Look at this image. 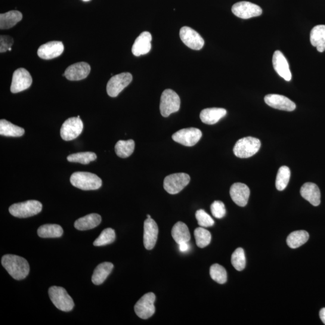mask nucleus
Listing matches in <instances>:
<instances>
[{
	"label": "nucleus",
	"instance_id": "obj_13",
	"mask_svg": "<svg viewBox=\"0 0 325 325\" xmlns=\"http://www.w3.org/2000/svg\"><path fill=\"white\" fill-rule=\"evenodd\" d=\"M33 82L32 77L29 71L24 68H19L15 71L11 86V91L17 94L29 89Z\"/></svg>",
	"mask_w": 325,
	"mask_h": 325
},
{
	"label": "nucleus",
	"instance_id": "obj_6",
	"mask_svg": "<svg viewBox=\"0 0 325 325\" xmlns=\"http://www.w3.org/2000/svg\"><path fill=\"white\" fill-rule=\"evenodd\" d=\"M180 98L176 93L171 89H166L161 96L160 110L163 117L178 111L180 108Z\"/></svg>",
	"mask_w": 325,
	"mask_h": 325
},
{
	"label": "nucleus",
	"instance_id": "obj_37",
	"mask_svg": "<svg viewBox=\"0 0 325 325\" xmlns=\"http://www.w3.org/2000/svg\"><path fill=\"white\" fill-rule=\"evenodd\" d=\"M210 274L212 279L219 284H224L227 281V271L221 265H213L210 267Z\"/></svg>",
	"mask_w": 325,
	"mask_h": 325
},
{
	"label": "nucleus",
	"instance_id": "obj_34",
	"mask_svg": "<svg viewBox=\"0 0 325 325\" xmlns=\"http://www.w3.org/2000/svg\"><path fill=\"white\" fill-rule=\"evenodd\" d=\"M194 236L197 246L200 248H204L211 242V233L204 227H201L195 229Z\"/></svg>",
	"mask_w": 325,
	"mask_h": 325
},
{
	"label": "nucleus",
	"instance_id": "obj_5",
	"mask_svg": "<svg viewBox=\"0 0 325 325\" xmlns=\"http://www.w3.org/2000/svg\"><path fill=\"white\" fill-rule=\"evenodd\" d=\"M261 147L259 139L246 137L238 140L233 148L235 156L241 159H247L255 155Z\"/></svg>",
	"mask_w": 325,
	"mask_h": 325
},
{
	"label": "nucleus",
	"instance_id": "obj_31",
	"mask_svg": "<svg viewBox=\"0 0 325 325\" xmlns=\"http://www.w3.org/2000/svg\"><path fill=\"white\" fill-rule=\"evenodd\" d=\"M63 233V228L57 224H45L38 228V234L41 238L60 237Z\"/></svg>",
	"mask_w": 325,
	"mask_h": 325
},
{
	"label": "nucleus",
	"instance_id": "obj_22",
	"mask_svg": "<svg viewBox=\"0 0 325 325\" xmlns=\"http://www.w3.org/2000/svg\"><path fill=\"white\" fill-rule=\"evenodd\" d=\"M301 196L314 206L320 204V191L317 185L312 182H306L301 188Z\"/></svg>",
	"mask_w": 325,
	"mask_h": 325
},
{
	"label": "nucleus",
	"instance_id": "obj_1",
	"mask_svg": "<svg viewBox=\"0 0 325 325\" xmlns=\"http://www.w3.org/2000/svg\"><path fill=\"white\" fill-rule=\"evenodd\" d=\"M2 264L3 268L15 280H23L29 274V263L21 256L11 254L5 255L2 257Z\"/></svg>",
	"mask_w": 325,
	"mask_h": 325
},
{
	"label": "nucleus",
	"instance_id": "obj_4",
	"mask_svg": "<svg viewBox=\"0 0 325 325\" xmlns=\"http://www.w3.org/2000/svg\"><path fill=\"white\" fill-rule=\"evenodd\" d=\"M42 209V205L39 201L29 200L14 204L9 207V210L12 216L19 218H26L39 214Z\"/></svg>",
	"mask_w": 325,
	"mask_h": 325
},
{
	"label": "nucleus",
	"instance_id": "obj_23",
	"mask_svg": "<svg viewBox=\"0 0 325 325\" xmlns=\"http://www.w3.org/2000/svg\"><path fill=\"white\" fill-rule=\"evenodd\" d=\"M227 114V110L222 108H208L201 111L200 118L206 124L213 125Z\"/></svg>",
	"mask_w": 325,
	"mask_h": 325
},
{
	"label": "nucleus",
	"instance_id": "obj_33",
	"mask_svg": "<svg viewBox=\"0 0 325 325\" xmlns=\"http://www.w3.org/2000/svg\"><path fill=\"white\" fill-rule=\"evenodd\" d=\"M290 170L286 166H281L278 170L276 178V187L277 190L283 191L289 184L290 178Z\"/></svg>",
	"mask_w": 325,
	"mask_h": 325
},
{
	"label": "nucleus",
	"instance_id": "obj_19",
	"mask_svg": "<svg viewBox=\"0 0 325 325\" xmlns=\"http://www.w3.org/2000/svg\"><path fill=\"white\" fill-rule=\"evenodd\" d=\"M91 72V67L88 63L79 62L71 65L65 71V77L70 81H79L86 78Z\"/></svg>",
	"mask_w": 325,
	"mask_h": 325
},
{
	"label": "nucleus",
	"instance_id": "obj_24",
	"mask_svg": "<svg viewBox=\"0 0 325 325\" xmlns=\"http://www.w3.org/2000/svg\"><path fill=\"white\" fill-rule=\"evenodd\" d=\"M101 217L97 213H92L77 220L74 227L77 230L86 231L97 227L100 224Z\"/></svg>",
	"mask_w": 325,
	"mask_h": 325
},
{
	"label": "nucleus",
	"instance_id": "obj_11",
	"mask_svg": "<svg viewBox=\"0 0 325 325\" xmlns=\"http://www.w3.org/2000/svg\"><path fill=\"white\" fill-rule=\"evenodd\" d=\"M202 137V132L196 128H184L172 135L173 141L185 147H193Z\"/></svg>",
	"mask_w": 325,
	"mask_h": 325
},
{
	"label": "nucleus",
	"instance_id": "obj_20",
	"mask_svg": "<svg viewBox=\"0 0 325 325\" xmlns=\"http://www.w3.org/2000/svg\"><path fill=\"white\" fill-rule=\"evenodd\" d=\"M273 66L278 75L287 82L292 79L289 64L284 54L280 51H276L273 55Z\"/></svg>",
	"mask_w": 325,
	"mask_h": 325
},
{
	"label": "nucleus",
	"instance_id": "obj_15",
	"mask_svg": "<svg viewBox=\"0 0 325 325\" xmlns=\"http://www.w3.org/2000/svg\"><path fill=\"white\" fill-rule=\"evenodd\" d=\"M159 228L154 220L147 218L144 222V244L147 250L153 249L156 245Z\"/></svg>",
	"mask_w": 325,
	"mask_h": 325
},
{
	"label": "nucleus",
	"instance_id": "obj_35",
	"mask_svg": "<svg viewBox=\"0 0 325 325\" xmlns=\"http://www.w3.org/2000/svg\"><path fill=\"white\" fill-rule=\"evenodd\" d=\"M97 159V155L92 152H83L70 155L67 160L70 162L80 163L87 165Z\"/></svg>",
	"mask_w": 325,
	"mask_h": 325
},
{
	"label": "nucleus",
	"instance_id": "obj_43",
	"mask_svg": "<svg viewBox=\"0 0 325 325\" xmlns=\"http://www.w3.org/2000/svg\"><path fill=\"white\" fill-rule=\"evenodd\" d=\"M319 315L321 320L325 324V308L321 309L319 312Z\"/></svg>",
	"mask_w": 325,
	"mask_h": 325
},
{
	"label": "nucleus",
	"instance_id": "obj_25",
	"mask_svg": "<svg viewBox=\"0 0 325 325\" xmlns=\"http://www.w3.org/2000/svg\"><path fill=\"white\" fill-rule=\"evenodd\" d=\"M113 268V265L110 262H104L98 265L92 275V283L97 286L103 284L112 271Z\"/></svg>",
	"mask_w": 325,
	"mask_h": 325
},
{
	"label": "nucleus",
	"instance_id": "obj_2",
	"mask_svg": "<svg viewBox=\"0 0 325 325\" xmlns=\"http://www.w3.org/2000/svg\"><path fill=\"white\" fill-rule=\"evenodd\" d=\"M70 181L73 186L83 190H97L102 185L101 179L91 172H74L71 176Z\"/></svg>",
	"mask_w": 325,
	"mask_h": 325
},
{
	"label": "nucleus",
	"instance_id": "obj_21",
	"mask_svg": "<svg viewBox=\"0 0 325 325\" xmlns=\"http://www.w3.org/2000/svg\"><path fill=\"white\" fill-rule=\"evenodd\" d=\"M152 36L148 32H144L139 35L132 46V52L135 56L147 54L151 49Z\"/></svg>",
	"mask_w": 325,
	"mask_h": 325
},
{
	"label": "nucleus",
	"instance_id": "obj_26",
	"mask_svg": "<svg viewBox=\"0 0 325 325\" xmlns=\"http://www.w3.org/2000/svg\"><path fill=\"white\" fill-rule=\"evenodd\" d=\"M310 42L318 52L325 51V25H318L311 30Z\"/></svg>",
	"mask_w": 325,
	"mask_h": 325
},
{
	"label": "nucleus",
	"instance_id": "obj_3",
	"mask_svg": "<svg viewBox=\"0 0 325 325\" xmlns=\"http://www.w3.org/2000/svg\"><path fill=\"white\" fill-rule=\"evenodd\" d=\"M48 294L52 303L60 310L69 312L74 308L73 300L63 287L52 286L49 288Z\"/></svg>",
	"mask_w": 325,
	"mask_h": 325
},
{
	"label": "nucleus",
	"instance_id": "obj_16",
	"mask_svg": "<svg viewBox=\"0 0 325 325\" xmlns=\"http://www.w3.org/2000/svg\"><path fill=\"white\" fill-rule=\"evenodd\" d=\"M268 106L276 109L292 111L295 110L296 104L285 96L278 94H269L265 98Z\"/></svg>",
	"mask_w": 325,
	"mask_h": 325
},
{
	"label": "nucleus",
	"instance_id": "obj_12",
	"mask_svg": "<svg viewBox=\"0 0 325 325\" xmlns=\"http://www.w3.org/2000/svg\"><path fill=\"white\" fill-rule=\"evenodd\" d=\"M231 10L236 17L245 20L260 16L263 12L259 6L248 2H238L233 6Z\"/></svg>",
	"mask_w": 325,
	"mask_h": 325
},
{
	"label": "nucleus",
	"instance_id": "obj_42",
	"mask_svg": "<svg viewBox=\"0 0 325 325\" xmlns=\"http://www.w3.org/2000/svg\"><path fill=\"white\" fill-rule=\"evenodd\" d=\"M179 249L182 252H187L189 249V244H188V242H183L179 244Z\"/></svg>",
	"mask_w": 325,
	"mask_h": 325
},
{
	"label": "nucleus",
	"instance_id": "obj_36",
	"mask_svg": "<svg viewBox=\"0 0 325 325\" xmlns=\"http://www.w3.org/2000/svg\"><path fill=\"white\" fill-rule=\"evenodd\" d=\"M115 232L112 228H108L105 229L94 241V245L95 246H101L107 245L114 242L115 240Z\"/></svg>",
	"mask_w": 325,
	"mask_h": 325
},
{
	"label": "nucleus",
	"instance_id": "obj_17",
	"mask_svg": "<svg viewBox=\"0 0 325 325\" xmlns=\"http://www.w3.org/2000/svg\"><path fill=\"white\" fill-rule=\"evenodd\" d=\"M64 51V45L60 41H51L40 46L38 55L44 60L52 59L60 56Z\"/></svg>",
	"mask_w": 325,
	"mask_h": 325
},
{
	"label": "nucleus",
	"instance_id": "obj_27",
	"mask_svg": "<svg viewBox=\"0 0 325 325\" xmlns=\"http://www.w3.org/2000/svg\"><path fill=\"white\" fill-rule=\"evenodd\" d=\"M23 19V14L17 11H12L0 15V29H9Z\"/></svg>",
	"mask_w": 325,
	"mask_h": 325
},
{
	"label": "nucleus",
	"instance_id": "obj_10",
	"mask_svg": "<svg viewBox=\"0 0 325 325\" xmlns=\"http://www.w3.org/2000/svg\"><path fill=\"white\" fill-rule=\"evenodd\" d=\"M133 76L129 73H123L114 76L109 80L107 85V94L111 97H116L132 82Z\"/></svg>",
	"mask_w": 325,
	"mask_h": 325
},
{
	"label": "nucleus",
	"instance_id": "obj_38",
	"mask_svg": "<svg viewBox=\"0 0 325 325\" xmlns=\"http://www.w3.org/2000/svg\"><path fill=\"white\" fill-rule=\"evenodd\" d=\"M231 263L233 267L238 271H243L246 266V256L244 250L238 247L235 250L231 256Z\"/></svg>",
	"mask_w": 325,
	"mask_h": 325
},
{
	"label": "nucleus",
	"instance_id": "obj_29",
	"mask_svg": "<svg viewBox=\"0 0 325 325\" xmlns=\"http://www.w3.org/2000/svg\"><path fill=\"white\" fill-rule=\"evenodd\" d=\"M24 129L15 125L5 119L0 120V135L7 137H21L23 136Z\"/></svg>",
	"mask_w": 325,
	"mask_h": 325
},
{
	"label": "nucleus",
	"instance_id": "obj_7",
	"mask_svg": "<svg viewBox=\"0 0 325 325\" xmlns=\"http://www.w3.org/2000/svg\"><path fill=\"white\" fill-rule=\"evenodd\" d=\"M190 181V176L187 173H173L164 179L163 187L169 194H177L187 186Z\"/></svg>",
	"mask_w": 325,
	"mask_h": 325
},
{
	"label": "nucleus",
	"instance_id": "obj_41",
	"mask_svg": "<svg viewBox=\"0 0 325 325\" xmlns=\"http://www.w3.org/2000/svg\"><path fill=\"white\" fill-rule=\"evenodd\" d=\"M14 43V39L9 36H1L0 37V52H5L12 48Z\"/></svg>",
	"mask_w": 325,
	"mask_h": 325
},
{
	"label": "nucleus",
	"instance_id": "obj_8",
	"mask_svg": "<svg viewBox=\"0 0 325 325\" xmlns=\"http://www.w3.org/2000/svg\"><path fill=\"white\" fill-rule=\"evenodd\" d=\"M155 301H156V295L153 293L145 294L136 303L135 311L136 315L144 320L153 316L156 311L154 306Z\"/></svg>",
	"mask_w": 325,
	"mask_h": 325
},
{
	"label": "nucleus",
	"instance_id": "obj_39",
	"mask_svg": "<svg viewBox=\"0 0 325 325\" xmlns=\"http://www.w3.org/2000/svg\"><path fill=\"white\" fill-rule=\"evenodd\" d=\"M195 216H196L198 225L201 227H212L215 224L214 220L204 210H198L195 213Z\"/></svg>",
	"mask_w": 325,
	"mask_h": 325
},
{
	"label": "nucleus",
	"instance_id": "obj_44",
	"mask_svg": "<svg viewBox=\"0 0 325 325\" xmlns=\"http://www.w3.org/2000/svg\"><path fill=\"white\" fill-rule=\"evenodd\" d=\"M83 2H89L90 0H82Z\"/></svg>",
	"mask_w": 325,
	"mask_h": 325
},
{
	"label": "nucleus",
	"instance_id": "obj_28",
	"mask_svg": "<svg viewBox=\"0 0 325 325\" xmlns=\"http://www.w3.org/2000/svg\"><path fill=\"white\" fill-rule=\"evenodd\" d=\"M172 236L176 243L188 242L190 240V234L187 226L182 222H178L173 226Z\"/></svg>",
	"mask_w": 325,
	"mask_h": 325
},
{
	"label": "nucleus",
	"instance_id": "obj_18",
	"mask_svg": "<svg viewBox=\"0 0 325 325\" xmlns=\"http://www.w3.org/2000/svg\"><path fill=\"white\" fill-rule=\"evenodd\" d=\"M231 199L240 207L247 205L250 196V190L247 185L236 182L231 185L230 191Z\"/></svg>",
	"mask_w": 325,
	"mask_h": 325
},
{
	"label": "nucleus",
	"instance_id": "obj_9",
	"mask_svg": "<svg viewBox=\"0 0 325 325\" xmlns=\"http://www.w3.org/2000/svg\"><path fill=\"white\" fill-rule=\"evenodd\" d=\"M83 129V123L79 116L65 120L60 129V136L64 141H70L78 138Z\"/></svg>",
	"mask_w": 325,
	"mask_h": 325
},
{
	"label": "nucleus",
	"instance_id": "obj_40",
	"mask_svg": "<svg viewBox=\"0 0 325 325\" xmlns=\"http://www.w3.org/2000/svg\"><path fill=\"white\" fill-rule=\"evenodd\" d=\"M211 212L213 216L216 218L221 219L226 215L225 204L220 201H216L213 203L211 207Z\"/></svg>",
	"mask_w": 325,
	"mask_h": 325
},
{
	"label": "nucleus",
	"instance_id": "obj_30",
	"mask_svg": "<svg viewBox=\"0 0 325 325\" xmlns=\"http://www.w3.org/2000/svg\"><path fill=\"white\" fill-rule=\"evenodd\" d=\"M309 234L306 231L300 230L293 232L287 238V243L290 248L296 249L307 242Z\"/></svg>",
	"mask_w": 325,
	"mask_h": 325
},
{
	"label": "nucleus",
	"instance_id": "obj_32",
	"mask_svg": "<svg viewBox=\"0 0 325 325\" xmlns=\"http://www.w3.org/2000/svg\"><path fill=\"white\" fill-rule=\"evenodd\" d=\"M135 141L130 139L128 141H119L117 142L114 150L117 156L125 159L131 156L134 152Z\"/></svg>",
	"mask_w": 325,
	"mask_h": 325
},
{
	"label": "nucleus",
	"instance_id": "obj_14",
	"mask_svg": "<svg viewBox=\"0 0 325 325\" xmlns=\"http://www.w3.org/2000/svg\"><path fill=\"white\" fill-rule=\"evenodd\" d=\"M179 36L182 42L188 48L194 50H200L203 47L204 41L202 37L196 31L190 27H182L179 32Z\"/></svg>",
	"mask_w": 325,
	"mask_h": 325
}]
</instances>
